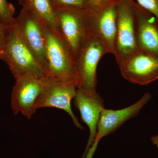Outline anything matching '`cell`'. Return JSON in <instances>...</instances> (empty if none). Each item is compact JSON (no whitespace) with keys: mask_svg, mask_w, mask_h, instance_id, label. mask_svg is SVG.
Here are the masks:
<instances>
[{"mask_svg":"<svg viewBox=\"0 0 158 158\" xmlns=\"http://www.w3.org/2000/svg\"><path fill=\"white\" fill-rule=\"evenodd\" d=\"M0 59L8 65L15 79L27 74L39 78L47 75L45 69L23 40L14 25L8 28L0 49Z\"/></svg>","mask_w":158,"mask_h":158,"instance_id":"1","label":"cell"},{"mask_svg":"<svg viewBox=\"0 0 158 158\" xmlns=\"http://www.w3.org/2000/svg\"><path fill=\"white\" fill-rule=\"evenodd\" d=\"M45 57L47 77L77 85L75 60L71 52L60 36L45 24Z\"/></svg>","mask_w":158,"mask_h":158,"instance_id":"2","label":"cell"},{"mask_svg":"<svg viewBox=\"0 0 158 158\" xmlns=\"http://www.w3.org/2000/svg\"><path fill=\"white\" fill-rule=\"evenodd\" d=\"M107 53L102 40L93 34L88 33L75 59L77 89L88 93H96L97 68L101 58Z\"/></svg>","mask_w":158,"mask_h":158,"instance_id":"3","label":"cell"},{"mask_svg":"<svg viewBox=\"0 0 158 158\" xmlns=\"http://www.w3.org/2000/svg\"><path fill=\"white\" fill-rule=\"evenodd\" d=\"M134 2V0H119L117 5V23L113 54L118 65L138 50Z\"/></svg>","mask_w":158,"mask_h":158,"instance_id":"4","label":"cell"},{"mask_svg":"<svg viewBox=\"0 0 158 158\" xmlns=\"http://www.w3.org/2000/svg\"><path fill=\"white\" fill-rule=\"evenodd\" d=\"M115 0L100 5H89L85 9L88 33L102 40L108 53L113 54L117 23V5Z\"/></svg>","mask_w":158,"mask_h":158,"instance_id":"5","label":"cell"},{"mask_svg":"<svg viewBox=\"0 0 158 158\" xmlns=\"http://www.w3.org/2000/svg\"><path fill=\"white\" fill-rule=\"evenodd\" d=\"M59 35L75 59L88 36L85 9L55 7Z\"/></svg>","mask_w":158,"mask_h":158,"instance_id":"6","label":"cell"},{"mask_svg":"<svg viewBox=\"0 0 158 158\" xmlns=\"http://www.w3.org/2000/svg\"><path fill=\"white\" fill-rule=\"evenodd\" d=\"M45 24L36 13L22 8L17 17L15 18L13 25L23 40L45 69L47 75L45 52Z\"/></svg>","mask_w":158,"mask_h":158,"instance_id":"7","label":"cell"},{"mask_svg":"<svg viewBox=\"0 0 158 158\" xmlns=\"http://www.w3.org/2000/svg\"><path fill=\"white\" fill-rule=\"evenodd\" d=\"M45 78H39L27 74L15 79L11 94V106L14 114L21 113L28 119L32 118L38 110L37 101Z\"/></svg>","mask_w":158,"mask_h":158,"instance_id":"8","label":"cell"},{"mask_svg":"<svg viewBox=\"0 0 158 158\" xmlns=\"http://www.w3.org/2000/svg\"><path fill=\"white\" fill-rule=\"evenodd\" d=\"M77 89L75 84L64 83L46 77L42 92L37 101V109L53 107L64 110L70 116L75 126L83 129L73 111L71 104L76 94Z\"/></svg>","mask_w":158,"mask_h":158,"instance_id":"9","label":"cell"},{"mask_svg":"<svg viewBox=\"0 0 158 158\" xmlns=\"http://www.w3.org/2000/svg\"><path fill=\"white\" fill-rule=\"evenodd\" d=\"M118 65L123 77L133 84L143 86L158 79V57L141 50Z\"/></svg>","mask_w":158,"mask_h":158,"instance_id":"10","label":"cell"},{"mask_svg":"<svg viewBox=\"0 0 158 158\" xmlns=\"http://www.w3.org/2000/svg\"><path fill=\"white\" fill-rule=\"evenodd\" d=\"M74 103L80 111L83 122L89 130L88 143L81 158H85L88 149L95 141L97 133V126L101 113L104 108V101L97 92L90 94L77 89Z\"/></svg>","mask_w":158,"mask_h":158,"instance_id":"11","label":"cell"},{"mask_svg":"<svg viewBox=\"0 0 158 158\" xmlns=\"http://www.w3.org/2000/svg\"><path fill=\"white\" fill-rule=\"evenodd\" d=\"M151 98V94L147 92L138 101L127 107L117 110L103 108L98 123L95 139L100 141L105 136L114 132L126 122L135 117Z\"/></svg>","mask_w":158,"mask_h":158,"instance_id":"12","label":"cell"},{"mask_svg":"<svg viewBox=\"0 0 158 158\" xmlns=\"http://www.w3.org/2000/svg\"><path fill=\"white\" fill-rule=\"evenodd\" d=\"M136 37L138 49L158 57V19L134 0Z\"/></svg>","mask_w":158,"mask_h":158,"instance_id":"13","label":"cell"},{"mask_svg":"<svg viewBox=\"0 0 158 158\" xmlns=\"http://www.w3.org/2000/svg\"><path fill=\"white\" fill-rule=\"evenodd\" d=\"M19 2L22 8L37 15L54 33L60 36L55 9L50 0H19Z\"/></svg>","mask_w":158,"mask_h":158,"instance_id":"14","label":"cell"},{"mask_svg":"<svg viewBox=\"0 0 158 158\" xmlns=\"http://www.w3.org/2000/svg\"><path fill=\"white\" fill-rule=\"evenodd\" d=\"M14 6L7 0H0V23L7 27L14 24L15 18Z\"/></svg>","mask_w":158,"mask_h":158,"instance_id":"15","label":"cell"},{"mask_svg":"<svg viewBox=\"0 0 158 158\" xmlns=\"http://www.w3.org/2000/svg\"><path fill=\"white\" fill-rule=\"evenodd\" d=\"M55 7H73L85 9L89 6L88 0H50Z\"/></svg>","mask_w":158,"mask_h":158,"instance_id":"16","label":"cell"},{"mask_svg":"<svg viewBox=\"0 0 158 158\" xmlns=\"http://www.w3.org/2000/svg\"><path fill=\"white\" fill-rule=\"evenodd\" d=\"M142 9L154 15L158 19V0H135Z\"/></svg>","mask_w":158,"mask_h":158,"instance_id":"17","label":"cell"},{"mask_svg":"<svg viewBox=\"0 0 158 158\" xmlns=\"http://www.w3.org/2000/svg\"><path fill=\"white\" fill-rule=\"evenodd\" d=\"M9 27L0 23V49L2 48L5 41Z\"/></svg>","mask_w":158,"mask_h":158,"instance_id":"18","label":"cell"},{"mask_svg":"<svg viewBox=\"0 0 158 158\" xmlns=\"http://www.w3.org/2000/svg\"><path fill=\"white\" fill-rule=\"evenodd\" d=\"M99 140L95 139L93 144L88 149V152L86 154L85 158H93L94 154L96 152L98 146Z\"/></svg>","mask_w":158,"mask_h":158,"instance_id":"19","label":"cell"},{"mask_svg":"<svg viewBox=\"0 0 158 158\" xmlns=\"http://www.w3.org/2000/svg\"><path fill=\"white\" fill-rule=\"evenodd\" d=\"M89 5H100L110 2L115 0H88Z\"/></svg>","mask_w":158,"mask_h":158,"instance_id":"20","label":"cell"},{"mask_svg":"<svg viewBox=\"0 0 158 158\" xmlns=\"http://www.w3.org/2000/svg\"><path fill=\"white\" fill-rule=\"evenodd\" d=\"M151 141L153 145L158 148V135L152 136L151 138Z\"/></svg>","mask_w":158,"mask_h":158,"instance_id":"21","label":"cell"}]
</instances>
